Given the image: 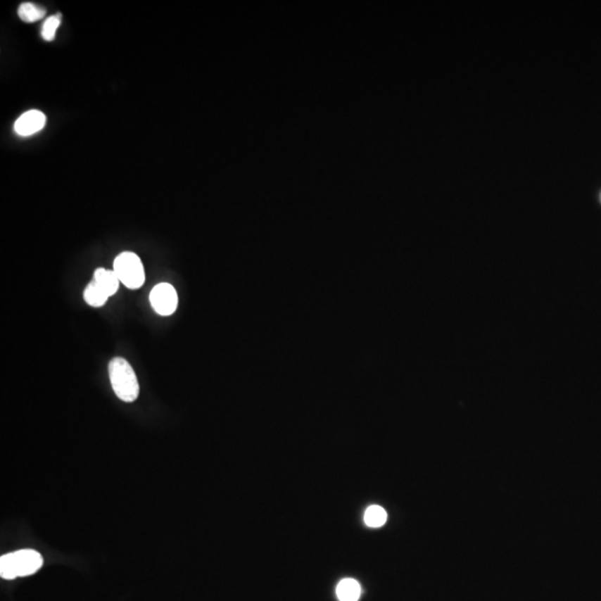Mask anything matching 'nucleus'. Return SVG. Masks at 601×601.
<instances>
[{
	"instance_id": "1",
	"label": "nucleus",
	"mask_w": 601,
	"mask_h": 601,
	"mask_svg": "<svg viewBox=\"0 0 601 601\" xmlns=\"http://www.w3.org/2000/svg\"><path fill=\"white\" fill-rule=\"evenodd\" d=\"M108 374L113 390L118 399L131 403L139 398V380L127 360L120 357L110 360Z\"/></svg>"
},
{
	"instance_id": "2",
	"label": "nucleus",
	"mask_w": 601,
	"mask_h": 601,
	"mask_svg": "<svg viewBox=\"0 0 601 601\" xmlns=\"http://www.w3.org/2000/svg\"><path fill=\"white\" fill-rule=\"evenodd\" d=\"M43 564V556L32 549L6 553L0 558V576L6 580L27 577L37 572Z\"/></svg>"
},
{
	"instance_id": "3",
	"label": "nucleus",
	"mask_w": 601,
	"mask_h": 601,
	"mask_svg": "<svg viewBox=\"0 0 601 601\" xmlns=\"http://www.w3.org/2000/svg\"><path fill=\"white\" fill-rule=\"evenodd\" d=\"M114 272L120 282L131 290H139L144 284V266L135 253L124 252L115 258Z\"/></svg>"
},
{
	"instance_id": "4",
	"label": "nucleus",
	"mask_w": 601,
	"mask_h": 601,
	"mask_svg": "<svg viewBox=\"0 0 601 601\" xmlns=\"http://www.w3.org/2000/svg\"><path fill=\"white\" fill-rule=\"evenodd\" d=\"M149 300L153 310L162 317L172 315L177 309L179 298L173 285L160 283L153 288L149 294Z\"/></svg>"
},
{
	"instance_id": "5",
	"label": "nucleus",
	"mask_w": 601,
	"mask_h": 601,
	"mask_svg": "<svg viewBox=\"0 0 601 601\" xmlns=\"http://www.w3.org/2000/svg\"><path fill=\"white\" fill-rule=\"evenodd\" d=\"M46 124V116L40 110L32 109L24 114L16 120L13 129L18 135L30 136L42 131Z\"/></svg>"
},
{
	"instance_id": "6",
	"label": "nucleus",
	"mask_w": 601,
	"mask_h": 601,
	"mask_svg": "<svg viewBox=\"0 0 601 601\" xmlns=\"http://www.w3.org/2000/svg\"><path fill=\"white\" fill-rule=\"evenodd\" d=\"M93 279L104 288L109 296H114L115 293L118 292V289H120V281L114 271L99 267L94 272Z\"/></svg>"
},
{
	"instance_id": "7",
	"label": "nucleus",
	"mask_w": 601,
	"mask_h": 601,
	"mask_svg": "<svg viewBox=\"0 0 601 601\" xmlns=\"http://www.w3.org/2000/svg\"><path fill=\"white\" fill-rule=\"evenodd\" d=\"M109 296L106 291L96 281H91L84 291V300L88 305L93 308H101L106 303Z\"/></svg>"
},
{
	"instance_id": "8",
	"label": "nucleus",
	"mask_w": 601,
	"mask_h": 601,
	"mask_svg": "<svg viewBox=\"0 0 601 601\" xmlns=\"http://www.w3.org/2000/svg\"><path fill=\"white\" fill-rule=\"evenodd\" d=\"M336 596L340 601H358L361 596V586L351 578L341 580L336 587Z\"/></svg>"
},
{
	"instance_id": "9",
	"label": "nucleus",
	"mask_w": 601,
	"mask_h": 601,
	"mask_svg": "<svg viewBox=\"0 0 601 601\" xmlns=\"http://www.w3.org/2000/svg\"><path fill=\"white\" fill-rule=\"evenodd\" d=\"M46 11L43 7L32 3H24L19 6V18L26 23L37 22L45 16Z\"/></svg>"
},
{
	"instance_id": "10",
	"label": "nucleus",
	"mask_w": 601,
	"mask_h": 601,
	"mask_svg": "<svg viewBox=\"0 0 601 601\" xmlns=\"http://www.w3.org/2000/svg\"><path fill=\"white\" fill-rule=\"evenodd\" d=\"M388 514L380 505H371L365 514V521L371 528L382 527L386 524Z\"/></svg>"
},
{
	"instance_id": "11",
	"label": "nucleus",
	"mask_w": 601,
	"mask_h": 601,
	"mask_svg": "<svg viewBox=\"0 0 601 601\" xmlns=\"http://www.w3.org/2000/svg\"><path fill=\"white\" fill-rule=\"evenodd\" d=\"M61 13H56V15H53V16L46 19V22L43 25V28H42V36H43L44 39L47 40V42H51L55 38V36H56V30L61 26Z\"/></svg>"
}]
</instances>
